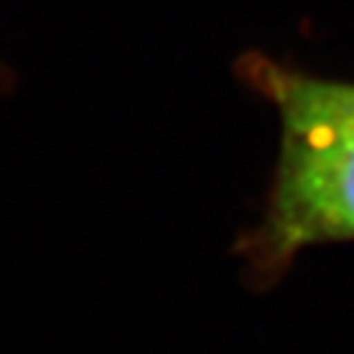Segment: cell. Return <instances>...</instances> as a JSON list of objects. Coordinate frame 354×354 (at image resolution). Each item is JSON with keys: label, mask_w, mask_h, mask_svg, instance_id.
I'll return each instance as SVG.
<instances>
[{"label": "cell", "mask_w": 354, "mask_h": 354, "mask_svg": "<svg viewBox=\"0 0 354 354\" xmlns=\"http://www.w3.org/2000/svg\"><path fill=\"white\" fill-rule=\"evenodd\" d=\"M234 75L279 115L259 221L232 248L248 288L271 290L301 251L354 243V81L313 75L262 50L243 53Z\"/></svg>", "instance_id": "6da1fadb"}]
</instances>
